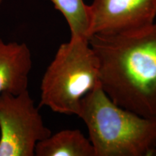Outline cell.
Masks as SVG:
<instances>
[{
    "instance_id": "cell-1",
    "label": "cell",
    "mask_w": 156,
    "mask_h": 156,
    "mask_svg": "<svg viewBox=\"0 0 156 156\" xmlns=\"http://www.w3.org/2000/svg\"><path fill=\"white\" fill-rule=\"evenodd\" d=\"M99 64L101 88L114 103L156 119V23L131 32L88 39Z\"/></svg>"
},
{
    "instance_id": "cell-2",
    "label": "cell",
    "mask_w": 156,
    "mask_h": 156,
    "mask_svg": "<svg viewBox=\"0 0 156 156\" xmlns=\"http://www.w3.org/2000/svg\"><path fill=\"white\" fill-rule=\"evenodd\" d=\"M85 122L95 156H151L156 149V119L119 106L101 86L81 100Z\"/></svg>"
},
{
    "instance_id": "cell-3",
    "label": "cell",
    "mask_w": 156,
    "mask_h": 156,
    "mask_svg": "<svg viewBox=\"0 0 156 156\" xmlns=\"http://www.w3.org/2000/svg\"><path fill=\"white\" fill-rule=\"evenodd\" d=\"M99 86L98 60L88 39L70 38L60 45L45 71L39 106L77 116L83 98Z\"/></svg>"
},
{
    "instance_id": "cell-4",
    "label": "cell",
    "mask_w": 156,
    "mask_h": 156,
    "mask_svg": "<svg viewBox=\"0 0 156 156\" xmlns=\"http://www.w3.org/2000/svg\"><path fill=\"white\" fill-rule=\"evenodd\" d=\"M0 156H34L38 142L51 134L28 90L0 94Z\"/></svg>"
},
{
    "instance_id": "cell-5",
    "label": "cell",
    "mask_w": 156,
    "mask_h": 156,
    "mask_svg": "<svg viewBox=\"0 0 156 156\" xmlns=\"http://www.w3.org/2000/svg\"><path fill=\"white\" fill-rule=\"evenodd\" d=\"M89 15L90 37L138 30L155 23L156 0H93Z\"/></svg>"
},
{
    "instance_id": "cell-6",
    "label": "cell",
    "mask_w": 156,
    "mask_h": 156,
    "mask_svg": "<svg viewBox=\"0 0 156 156\" xmlns=\"http://www.w3.org/2000/svg\"><path fill=\"white\" fill-rule=\"evenodd\" d=\"M32 55L25 43H6L0 38V94L28 90Z\"/></svg>"
},
{
    "instance_id": "cell-7",
    "label": "cell",
    "mask_w": 156,
    "mask_h": 156,
    "mask_svg": "<svg viewBox=\"0 0 156 156\" xmlns=\"http://www.w3.org/2000/svg\"><path fill=\"white\" fill-rule=\"evenodd\" d=\"M36 156H95L89 138L80 129H64L38 142Z\"/></svg>"
},
{
    "instance_id": "cell-8",
    "label": "cell",
    "mask_w": 156,
    "mask_h": 156,
    "mask_svg": "<svg viewBox=\"0 0 156 156\" xmlns=\"http://www.w3.org/2000/svg\"><path fill=\"white\" fill-rule=\"evenodd\" d=\"M63 15L70 30V38L88 39L90 37L89 5L84 0H47Z\"/></svg>"
},
{
    "instance_id": "cell-9",
    "label": "cell",
    "mask_w": 156,
    "mask_h": 156,
    "mask_svg": "<svg viewBox=\"0 0 156 156\" xmlns=\"http://www.w3.org/2000/svg\"><path fill=\"white\" fill-rule=\"evenodd\" d=\"M151 156H156V149L153 152V153H152Z\"/></svg>"
},
{
    "instance_id": "cell-10",
    "label": "cell",
    "mask_w": 156,
    "mask_h": 156,
    "mask_svg": "<svg viewBox=\"0 0 156 156\" xmlns=\"http://www.w3.org/2000/svg\"><path fill=\"white\" fill-rule=\"evenodd\" d=\"M2 2V0H0V5H1Z\"/></svg>"
}]
</instances>
